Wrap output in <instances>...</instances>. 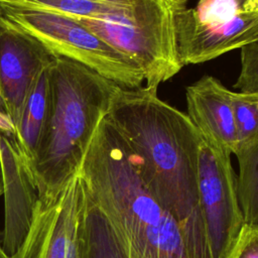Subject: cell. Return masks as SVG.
<instances>
[{
  "label": "cell",
  "mask_w": 258,
  "mask_h": 258,
  "mask_svg": "<svg viewBox=\"0 0 258 258\" xmlns=\"http://www.w3.org/2000/svg\"><path fill=\"white\" fill-rule=\"evenodd\" d=\"M107 117L133 151L146 187L177 223L188 258H212L196 179L202 136L188 115L145 86L120 87Z\"/></svg>",
  "instance_id": "6da1fadb"
},
{
  "label": "cell",
  "mask_w": 258,
  "mask_h": 258,
  "mask_svg": "<svg viewBox=\"0 0 258 258\" xmlns=\"http://www.w3.org/2000/svg\"><path fill=\"white\" fill-rule=\"evenodd\" d=\"M79 173L124 258H188L177 223L146 187L133 151L107 116L89 144Z\"/></svg>",
  "instance_id": "7a4b0ae2"
},
{
  "label": "cell",
  "mask_w": 258,
  "mask_h": 258,
  "mask_svg": "<svg viewBox=\"0 0 258 258\" xmlns=\"http://www.w3.org/2000/svg\"><path fill=\"white\" fill-rule=\"evenodd\" d=\"M119 88L75 60L55 56L51 61L46 121L29 163L38 196L57 191L79 173Z\"/></svg>",
  "instance_id": "3957f363"
},
{
  "label": "cell",
  "mask_w": 258,
  "mask_h": 258,
  "mask_svg": "<svg viewBox=\"0 0 258 258\" xmlns=\"http://www.w3.org/2000/svg\"><path fill=\"white\" fill-rule=\"evenodd\" d=\"M185 8L187 0H130L109 15L74 17L134 60L146 87L157 89L183 68L177 51L176 19Z\"/></svg>",
  "instance_id": "277c9868"
},
{
  "label": "cell",
  "mask_w": 258,
  "mask_h": 258,
  "mask_svg": "<svg viewBox=\"0 0 258 258\" xmlns=\"http://www.w3.org/2000/svg\"><path fill=\"white\" fill-rule=\"evenodd\" d=\"M0 14L40 40L55 56L80 62L121 88L137 89L144 82L134 60L74 16L18 0H0Z\"/></svg>",
  "instance_id": "5b68a950"
},
{
  "label": "cell",
  "mask_w": 258,
  "mask_h": 258,
  "mask_svg": "<svg viewBox=\"0 0 258 258\" xmlns=\"http://www.w3.org/2000/svg\"><path fill=\"white\" fill-rule=\"evenodd\" d=\"M88 201L80 173L57 191L39 196L29 231L10 258H83Z\"/></svg>",
  "instance_id": "8992f818"
},
{
  "label": "cell",
  "mask_w": 258,
  "mask_h": 258,
  "mask_svg": "<svg viewBox=\"0 0 258 258\" xmlns=\"http://www.w3.org/2000/svg\"><path fill=\"white\" fill-rule=\"evenodd\" d=\"M231 155L202 137L196 179L212 258H230L246 225Z\"/></svg>",
  "instance_id": "52a82bcc"
},
{
  "label": "cell",
  "mask_w": 258,
  "mask_h": 258,
  "mask_svg": "<svg viewBox=\"0 0 258 258\" xmlns=\"http://www.w3.org/2000/svg\"><path fill=\"white\" fill-rule=\"evenodd\" d=\"M257 40L258 8L208 20L201 18L195 8L187 7L176 19L177 51L183 67L212 60Z\"/></svg>",
  "instance_id": "ba28073f"
},
{
  "label": "cell",
  "mask_w": 258,
  "mask_h": 258,
  "mask_svg": "<svg viewBox=\"0 0 258 258\" xmlns=\"http://www.w3.org/2000/svg\"><path fill=\"white\" fill-rule=\"evenodd\" d=\"M54 58L40 40L0 14V93L14 132L35 79Z\"/></svg>",
  "instance_id": "9c48e42d"
},
{
  "label": "cell",
  "mask_w": 258,
  "mask_h": 258,
  "mask_svg": "<svg viewBox=\"0 0 258 258\" xmlns=\"http://www.w3.org/2000/svg\"><path fill=\"white\" fill-rule=\"evenodd\" d=\"M0 160L5 210L2 246L11 256L29 231L39 196L30 166L13 134L0 131Z\"/></svg>",
  "instance_id": "30bf717a"
},
{
  "label": "cell",
  "mask_w": 258,
  "mask_h": 258,
  "mask_svg": "<svg viewBox=\"0 0 258 258\" xmlns=\"http://www.w3.org/2000/svg\"><path fill=\"white\" fill-rule=\"evenodd\" d=\"M231 92L220 80L204 76L186 87L187 115L201 136L231 154L238 146Z\"/></svg>",
  "instance_id": "8fae6325"
},
{
  "label": "cell",
  "mask_w": 258,
  "mask_h": 258,
  "mask_svg": "<svg viewBox=\"0 0 258 258\" xmlns=\"http://www.w3.org/2000/svg\"><path fill=\"white\" fill-rule=\"evenodd\" d=\"M49 64L35 79L25 101L19 124L13 134L28 164L34 157L46 121L49 102Z\"/></svg>",
  "instance_id": "7c38bea8"
},
{
  "label": "cell",
  "mask_w": 258,
  "mask_h": 258,
  "mask_svg": "<svg viewBox=\"0 0 258 258\" xmlns=\"http://www.w3.org/2000/svg\"><path fill=\"white\" fill-rule=\"evenodd\" d=\"M235 156L239 165L238 197L245 223L258 225V138Z\"/></svg>",
  "instance_id": "4fadbf2b"
},
{
  "label": "cell",
  "mask_w": 258,
  "mask_h": 258,
  "mask_svg": "<svg viewBox=\"0 0 258 258\" xmlns=\"http://www.w3.org/2000/svg\"><path fill=\"white\" fill-rule=\"evenodd\" d=\"M83 258H124L109 223L90 198Z\"/></svg>",
  "instance_id": "5bb4252c"
},
{
  "label": "cell",
  "mask_w": 258,
  "mask_h": 258,
  "mask_svg": "<svg viewBox=\"0 0 258 258\" xmlns=\"http://www.w3.org/2000/svg\"><path fill=\"white\" fill-rule=\"evenodd\" d=\"M231 101L238 138L237 152L258 138V93L231 92Z\"/></svg>",
  "instance_id": "9a60e30c"
},
{
  "label": "cell",
  "mask_w": 258,
  "mask_h": 258,
  "mask_svg": "<svg viewBox=\"0 0 258 258\" xmlns=\"http://www.w3.org/2000/svg\"><path fill=\"white\" fill-rule=\"evenodd\" d=\"M240 49L241 69L234 88L242 93H258V40Z\"/></svg>",
  "instance_id": "2e32d148"
},
{
  "label": "cell",
  "mask_w": 258,
  "mask_h": 258,
  "mask_svg": "<svg viewBox=\"0 0 258 258\" xmlns=\"http://www.w3.org/2000/svg\"><path fill=\"white\" fill-rule=\"evenodd\" d=\"M258 8V0H200L195 9L203 19L228 18L239 10Z\"/></svg>",
  "instance_id": "e0dca14e"
},
{
  "label": "cell",
  "mask_w": 258,
  "mask_h": 258,
  "mask_svg": "<svg viewBox=\"0 0 258 258\" xmlns=\"http://www.w3.org/2000/svg\"><path fill=\"white\" fill-rule=\"evenodd\" d=\"M230 258H258V225H245Z\"/></svg>",
  "instance_id": "ac0fdd59"
},
{
  "label": "cell",
  "mask_w": 258,
  "mask_h": 258,
  "mask_svg": "<svg viewBox=\"0 0 258 258\" xmlns=\"http://www.w3.org/2000/svg\"><path fill=\"white\" fill-rule=\"evenodd\" d=\"M0 131L9 134H14L13 125L10 119L6 114H3L2 112H0Z\"/></svg>",
  "instance_id": "d6986e66"
},
{
  "label": "cell",
  "mask_w": 258,
  "mask_h": 258,
  "mask_svg": "<svg viewBox=\"0 0 258 258\" xmlns=\"http://www.w3.org/2000/svg\"><path fill=\"white\" fill-rule=\"evenodd\" d=\"M3 195V175H2V166L0 160V196Z\"/></svg>",
  "instance_id": "ffe728a7"
},
{
  "label": "cell",
  "mask_w": 258,
  "mask_h": 258,
  "mask_svg": "<svg viewBox=\"0 0 258 258\" xmlns=\"http://www.w3.org/2000/svg\"><path fill=\"white\" fill-rule=\"evenodd\" d=\"M0 258H10V256L5 252V250L3 249L2 243H0Z\"/></svg>",
  "instance_id": "44dd1931"
},
{
  "label": "cell",
  "mask_w": 258,
  "mask_h": 258,
  "mask_svg": "<svg viewBox=\"0 0 258 258\" xmlns=\"http://www.w3.org/2000/svg\"><path fill=\"white\" fill-rule=\"evenodd\" d=\"M0 101H1V93H0Z\"/></svg>",
  "instance_id": "7402d4cb"
},
{
  "label": "cell",
  "mask_w": 258,
  "mask_h": 258,
  "mask_svg": "<svg viewBox=\"0 0 258 258\" xmlns=\"http://www.w3.org/2000/svg\"><path fill=\"white\" fill-rule=\"evenodd\" d=\"M18 1H26V0H18Z\"/></svg>",
  "instance_id": "603a6c76"
}]
</instances>
